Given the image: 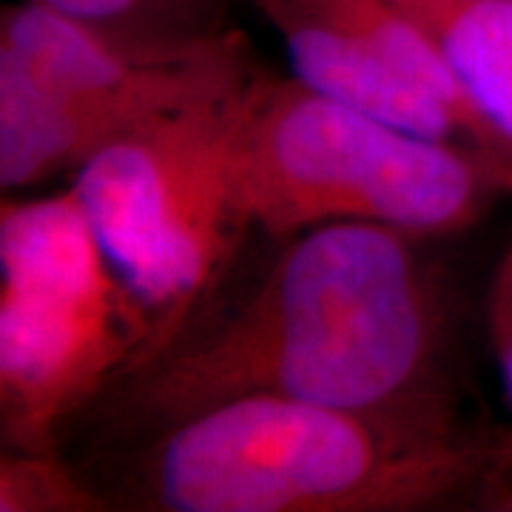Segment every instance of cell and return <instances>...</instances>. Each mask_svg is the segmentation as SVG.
Wrapping results in <instances>:
<instances>
[{
    "instance_id": "6da1fadb",
    "label": "cell",
    "mask_w": 512,
    "mask_h": 512,
    "mask_svg": "<svg viewBox=\"0 0 512 512\" xmlns=\"http://www.w3.org/2000/svg\"><path fill=\"white\" fill-rule=\"evenodd\" d=\"M427 237L333 222L282 239L242 299L208 308L109 393L140 441L239 396H282L373 416L456 421L450 305Z\"/></svg>"
},
{
    "instance_id": "7a4b0ae2",
    "label": "cell",
    "mask_w": 512,
    "mask_h": 512,
    "mask_svg": "<svg viewBox=\"0 0 512 512\" xmlns=\"http://www.w3.org/2000/svg\"><path fill=\"white\" fill-rule=\"evenodd\" d=\"M510 470L512 430L239 396L131 441L94 487L106 510L421 512L478 507Z\"/></svg>"
},
{
    "instance_id": "3957f363",
    "label": "cell",
    "mask_w": 512,
    "mask_h": 512,
    "mask_svg": "<svg viewBox=\"0 0 512 512\" xmlns=\"http://www.w3.org/2000/svg\"><path fill=\"white\" fill-rule=\"evenodd\" d=\"M234 165L251 228L276 242L333 222L450 237L512 194V160L387 123L262 66L245 86Z\"/></svg>"
},
{
    "instance_id": "277c9868",
    "label": "cell",
    "mask_w": 512,
    "mask_h": 512,
    "mask_svg": "<svg viewBox=\"0 0 512 512\" xmlns=\"http://www.w3.org/2000/svg\"><path fill=\"white\" fill-rule=\"evenodd\" d=\"M254 69L128 128L72 174L69 188L143 328L137 370L214 305L242 239L254 231L234 165Z\"/></svg>"
},
{
    "instance_id": "5b68a950",
    "label": "cell",
    "mask_w": 512,
    "mask_h": 512,
    "mask_svg": "<svg viewBox=\"0 0 512 512\" xmlns=\"http://www.w3.org/2000/svg\"><path fill=\"white\" fill-rule=\"evenodd\" d=\"M143 328L72 188L0 208V441L60 453L131 376Z\"/></svg>"
},
{
    "instance_id": "8992f818",
    "label": "cell",
    "mask_w": 512,
    "mask_h": 512,
    "mask_svg": "<svg viewBox=\"0 0 512 512\" xmlns=\"http://www.w3.org/2000/svg\"><path fill=\"white\" fill-rule=\"evenodd\" d=\"M319 94L427 137L507 157L436 40L390 0H248Z\"/></svg>"
},
{
    "instance_id": "52a82bcc",
    "label": "cell",
    "mask_w": 512,
    "mask_h": 512,
    "mask_svg": "<svg viewBox=\"0 0 512 512\" xmlns=\"http://www.w3.org/2000/svg\"><path fill=\"white\" fill-rule=\"evenodd\" d=\"M436 40L501 151L512 157V0H390Z\"/></svg>"
},
{
    "instance_id": "ba28073f",
    "label": "cell",
    "mask_w": 512,
    "mask_h": 512,
    "mask_svg": "<svg viewBox=\"0 0 512 512\" xmlns=\"http://www.w3.org/2000/svg\"><path fill=\"white\" fill-rule=\"evenodd\" d=\"M92 29L157 52L217 46L228 26L231 0H40Z\"/></svg>"
},
{
    "instance_id": "9c48e42d",
    "label": "cell",
    "mask_w": 512,
    "mask_h": 512,
    "mask_svg": "<svg viewBox=\"0 0 512 512\" xmlns=\"http://www.w3.org/2000/svg\"><path fill=\"white\" fill-rule=\"evenodd\" d=\"M106 501L94 481L63 453L0 456V512H103Z\"/></svg>"
},
{
    "instance_id": "30bf717a",
    "label": "cell",
    "mask_w": 512,
    "mask_h": 512,
    "mask_svg": "<svg viewBox=\"0 0 512 512\" xmlns=\"http://www.w3.org/2000/svg\"><path fill=\"white\" fill-rule=\"evenodd\" d=\"M487 339L512 407V239L495 265L487 288Z\"/></svg>"
},
{
    "instance_id": "8fae6325",
    "label": "cell",
    "mask_w": 512,
    "mask_h": 512,
    "mask_svg": "<svg viewBox=\"0 0 512 512\" xmlns=\"http://www.w3.org/2000/svg\"><path fill=\"white\" fill-rule=\"evenodd\" d=\"M478 507L493 512H512V473H507L504 478H498L493 487L481 495Z\"/></svg>"
}]
</instances>
